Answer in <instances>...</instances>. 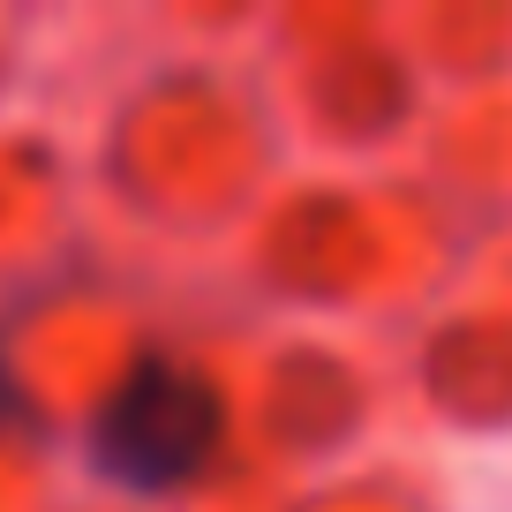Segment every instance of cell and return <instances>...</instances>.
<instances>
[{"instance_id": "obj_1", "label": "cell", "mask_w": 512, "mask_h": 512, "mask_svg": "<svg viewBox=\"0 0 512 512\" xmlns=\"http://www.w3.org/2000/svg\"><path fill=\"white\" fill-rule=\"evenodd\" d=\"M226 430V407H219V384L196 377L181 362H136L113 400L98 407L91 422V460L98 475H113L121 490H181L196 467L219 452Z\"/></svg>"}, {"instance_id": "obj_2", "label": "cell", "mask_w": 512, "mask_h": 512, "mask_svg": "<svg viewBox=\"0 0 512 512\" xmlns=\"http://www.w3.org/2000/svg\"><path fill=\"white\" fill-rule=\"evenodd\" d=\"M16 407H23V392H16V377H8V362H0V430L16 422Z\"/></svg>"}]
</instances>
